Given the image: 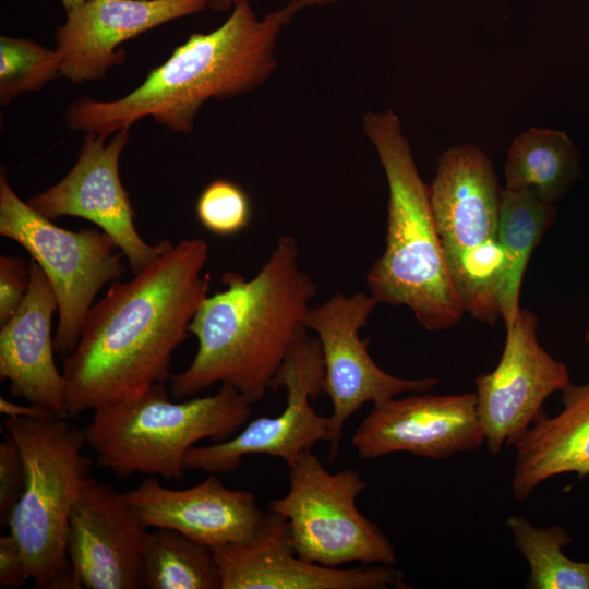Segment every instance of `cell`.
<instances>
[{
    "label": "cell",
    "instance_id": "cell-23",
    "mask_svg": "<svg viewBox=\"0 0 589 589\" xmlns=\"http://www.w3.org/2000/svg\"><path fill=\"white\" fill-rule=\"evenodd\" d=\"M142 573L144 588L221 589L213 550L169 528L147 530Z\"/></svg>",
    "mask_w": 589,
    "mask_h": 589
},
{
    "label": "cell",
    "instance_id": "cell-26",
    "mask_svg": "<svg viewBox=\"0 0 589 589\" xmlns=\"http://www.w3.org/2000/svg\"><path fill=\"white\" fill-rule=\"evenodd\" d=\"M195 212L208 231L230 236L247 228L251 219V203L247 192L227 179L211 181L200 193Z\"/></svg>",
    "mask_w": 589,
    "mask_h": 589
},
{
    "label": "cell",
    "instance_id": "cell-5",
    "mask_svg": "<svg viewBox=\"0 0 589 589\" xmlns=\"http://www.w3.org/2000/svg\"><path fill=\"white\" fill-rule=\"evenodd\" d=\"M251 404L233 387L212 396L170 399L165 384L93 411L84 428L97 465L116 477H184L183 459L200 441L221 442L249 421Z\"/></svg>",
    "mask_w": 589,
    "mask_h": 589
},
{
    "label": "cell",
    "instance_id": "cell-21",
    "mask_svg": "<svg viewBox=\"0 0 589 589\" xmlns=\"http://www.w3.org/2000/svg\"><path fill=\"white\" fill-rule=\"evenodd\" d=\"M580 158L579 149L564 131L530 127L508 147L504 188L528 191L555 205L579 179Z\"/></svg>",
    "mask_w": 589,
    "mask_h": 589
},
{
    "label": "cell",
    "instance_id": "cell-1",
    "mask_svg": "<svg viewBox=\"0 0 589 589\" xmlns=\"http://www.w3.org/2000/svg\"><path fill=\"white\" fill-rule=\"evenodd\" d=\"M208 255L205 240H181L91 308L63 363L69 418L170 381L172 354L208 296Z\"/></svg>",
    "mask_w": 589,
    "mask_h": 589
},
{
    "label": "cell",
    "instance_id": "cell-28",
    "mask_svg": "<svg viewBox=\"0 0 589 589\" xmlns=\"http://www.w3.org/2000/svg\"><path fill=\"white\" fill-rule=\"evenodd\" d=\"M29 287V269L23 257L0 256V324L19 309Z\"/></svg>",
    "mask_w": 589,
    "mask_h": 589
},
{
    "label": "cell",
    "instance_id": "cell-15",
    "mask_svg": "<svg viewBox=\"0 0 589 589\" xmlns=\"http://www.w3.org/2000/svg\"><path fill=\"white\" fill-rule=\"evenodd\" d=\"M221 589H384L407 588L393 566L329 567L301 558L287 520L268 509L254 536L213 549Z\"/></svg>",
    "mask_w": 589,
    "mask_h": 589
},
{
    "label": "cell",
    "instance_id": "cell-8",
    "mask_svg": "<svg viewBox=\"0 0 589 589\" xmlns=\"http://www.w3.org/2000/svg\"><path fill=\"white\" fill-rule=\"evenodd\" d=\"M0 235L22 245L47 275L57 300L55 349L69 356L98 291L124 273V254L103 230L63 229L34 211L12 189L3 167Z\"/></svg>",
    "mask_w": 589,
    "mask_h": 589
},
{
    "label": "cell",
    "instance_id": "cell-18",
    "mask_svg": "<svg viewBox=\"0 0 589 589\" xmlns=\"http://www.w3.org/2000/svg\"><path fill=\"white\" fill-rule=\"evenodd\" d=\"M123 494L147 529H173L212 550L250 540L264 516L252 492L227 488L216 473L181 490L148 478Z\"/></svg>",
    "mask_w": 589,
    "mask_h": 589
},
{
    "label": "cell",
    "instance_id": "cell-33",
    "mask_svg": "<svg viewBox=\"0 0 589 589\" xmlns=\"http://www.w3.org/2000/svg\"><path fill=\"white\" fill-rule=\"evenodd\" d=\"M339 0H305L306 7L325 5Z\"/></svg>",
    "mask_w": 589,
    "mask_h": 589
},
{
    "label": "cell",
    "instance_id": "cell-31",
    "mask_svg": "<svg viewBox=\"0 0 589 589\" xmlns=\"http://www.w3.org/2000/svg\"><path fill=\"white\" fill-rule=\"evenodd\" d=\"M208 8L216 12H226L239 3L250 2V0H207Z\"/></svg>",
    "mask_w": 589,
    "mask_h": 589
},
{
    "label": "cell",
    "instance_id": "cell-10",
    "mask_svg": "<svg viewBox=\"0 0 589 589\" xmlns=\"http://www.w3.org/2000/svg\"><path fill=\"white\" fill-rule=\"evenodd\" d=\"M324 360L317 338L304 329L288 351L272 390L286 392V407L275 417H259L228 440L193 446L184 470L231 473L249 455H268L288 466L318 442L332 441L329 417L320 416L310 399L324 393Z\"/></svg>",
    "mask_w": 589,
    "mask_h": 589
},
{
    "label": "cell",
    "instance_id": "cell-25",
    "mask_svg": "<svg viewBox=\"0 0 589 589\" xmlns=\"http://www.w3.org/2000/svg\"><path fill=\"white\" fill-rule=\"evenodd\" d=\"M60 76L55 48L27 38L0 36V104L8 105L26 93L41 91Z\"/></svg>",
    "mask_w": 589,
    "mask_h": 589
},
{
    "label": "cell",
    "instance_id": "cell-24",
    "mask_svg": "<svg viewBox=\"0 0 589 589\" xmlns=\"http://www.w3.org/2000/svg\"><path fill=\"white\" fill-rule=\"evenodd\" d=\"M506 524L529 565L526 588L589 589V562H577L563 553L572 538L562 526L537 527L518 515L509 516Z\"/></svg>",
    "mask_w": 589,
    "mask_h": 589
},
{
    "label": "cell",
    "instance_id": "cell-20",
    "mask_svg": "<svg viewBox=\"0 0 589 589\" xmlns=\"http://www.w3.org/2000/svg\"><path fill=\"white\" fill-rule=\"evenodd\" d=\"M563 409L542 411L515 444L512 491L525 501L542 482L562 473L589 474V383L562 389Z\"/></svg>",
    "mask_w": 589,
    "mask_h": 589
},
{
    "label": "cell",
    "instance_id": "cell-17",
    "mask_svg": "<svg viewBox=\"0 0 589 589\" xmlns=\"http://www.w3.org/2000/svg\"><path fill=\"white\" fill-rule=\"evenodd\" d=\"M206 8L207 0H87L56 29L60 76L75 85L101 80L125 62L123 43Z\"/></svg>",
    "mask_w": 589,
    "mask_h": 589
},
{
    "label": "cell",
    "instance_id": "cell-11",
    "mask_svg": "<svg viewBox=\"0 0 589 589\" xmlns=\"http://www.w3.org/2000/svg\"><path fill=\"white\" fill-rule=\"evenodd\" d=\"M378 301L371 294L338 291L328 300L311 308L304 326L316 334L324 360V394L333 406L329 416L330 456L338 455L344 428L363 405L383 402L404 393H426L438 380H408L382 370L368 350V340L360 338Z\"/></svg>",
    "mask_w": 589,
    "mask_h": 589
},
{
    "label": "cell",
    "instance_id": "cell-7",
    "mask_svg": "<svg viewBox=\"0 0 589 589\" xmlns=\"http://www.w3.org/2000/svg\"><path fill=\"white\" fill-rule=\"evenodd\" d=\"M502 189L489 156L469 143L442 153L429 185L437 235L464 311L491 325L501 317Z\"/></svg>",
    "mask_w": 589,
    "mask_h": 589
},
{
    "label": "cell",
    "instance_id": "cell-6",
    "mask_svg": "<svg viewBox=\"0 0 589 589\" xmlns=\"http://www.w3.org/2000/svg\"><path fill=\"white\" fill-rule=\"evenodd\" d=\"M2 430L22 454L25 485L4 522L37 588L80 589L68 556L69 521L92 460L84 429L67 418L5 417Z\"/></svg>",
    "mask_w": 589,
    "mask_h": 589
},
{
    "label": "cell",
    "instance_id": "cell-30",
    "mask_svg": "<svg viewBox=\"0 0 589 589\" xmlns=\"http://www.w3.org/2000/svg\"><path fill=\"white\" fill-rule=\"evenodd\" d=\"M0 412L5 417H20L29 419H45L56 417L50 411L36 405H19L0 397Z\"/></svg>",
    "mask_w": 589,
    "mask_h": 589
},
{
    "label": "cell",
    "instance_id": "cell-9",
    "mask_svg": "<svg viewBox=\"0 0 589 589\" xmlns=\"http://www.w3.org/2000/svg\"><path fill=\"white\" fill-rule=\"evenodd\" d=\"M289 467V490L272 500L269 509L283 516L290 542L303 560L329 567L360 562L394 566L395 548L357 507L368 483L354 469L329 472L311 450Z\"/></svg>",
    "mask_w": 589,
    "mask_h": 589
},
{
    "label": "cell",
    "instance_id": "cell-22",
    "mask_svg": "<svg viewBox=\"0 0 589 589\" xmlns=\"http://www.w3.org/2000/svg\"><path fill=\"white\" fill-rule=\"evenodd\" d=\"M556 218L554 204L524 190L502 189L498 239L504 254L500 291L501 318L505 328L521 309L520 289L527 264L545 231Z\"/></svg>",
    "mask_w": 589,
    "mask_h": 589
},
{
    "label": "cell",
    "instance_id": "cell-12",
    "mask_svg": "<svg viewBox=\"0 0 589 589\" xmlns=\"http://www.w3.org/2000/svg\"><path fill=\"white\" fill-rule=\"evenodd\" d=\"M84 134L77 159L70 171L26 202L51 220L72 216L94 223L115 241L133 274H139L173 243L164 240L149 244L135 228L134 211L119 170L130 130H120L111 136Z\"/></svg>",
    "mask_w": 589,
    "mask_h": 589
},
{
    "label": "cell",
    "instance_id": "cell-32",
    "mask_svg": "<svg viewBox=\"0 0 589 589\" xmlns=\"http://www.w3.org/2000/svg\"><path fill=\"white\" fill-rule=\"evenodd\" d=\"M85 1H87V0H61V3L63 5V8L65 9V11H69L71 9L82 4Z\"/></svg>",
    "mask_w": 589,
    "mask_h": 589
},
{
    "label": "cell",
    "instance_id": "cell-29",
    "mask_svg": "<svg viewBox=\"0 0 589 589\" xmlns=\"http://www.w3.org/2000/svg\"><path fill=\"white\" fill-rule=\"evenodd\" d=\"M29 579L27 564L16 539L9 532L0 538V588H17Z\"/></svg>",
    "mask_w": 589,
    "mask_h": 589
},
{
    "label": "cell",
    "instance_id": "cell-27",
    "mask_svg": "<svg viewBox=\"0 0 589 589\" xmlns=\"http://www.w3.org/2000/svg\"><path fill=\"white\" fill-rule=\"evenodd\" d=\"M25 465L14 440L4 434L0 443V517L3 524L25 485Z\"/></svg>",
    "mask_w": 589,
    "mask_h": 589
},
{
    "label": "cell",
    "instance_id": "cell-13",
    "mask_svg": "<svg viewBox=\"0 0 589 589\" xmlns=\"http://www.w3.org/2000/svg\"><path fill=\"white\" fill-rule=\"evenodd\" d=\"M537 327V315L521 308L505 328L496 368L476 377L477 409L492 455L515 445L543 411L546 398L570 383L566 364L539 342Z\"/></svg>",
    "mask_w": 589,
    "mask_h": 589
},
{
    "label": "cell",
    "instance_id": "cell-4",
    "mask_svg": "<svg viewBox=\"0 0 589 589\" xmlns=\"http://www.w3.org/2000/svg\"><path fill=\"white\" fill-rule=\"evenodd\" d=\"M363 130L388 185L385 248L368 272L369 293L378 303L407 306L430 332L447 329L465 311L437 235L429 185L393 110L366 112Z\"/></svg>",
    "mask_w": 589,
    "mask_h": 589
},
{
    "label": "cell",
    "instance_id": "cell-2",
    "mask_svg": "<svg viewBox=\"0 0 589 589\" xmlns=\"http://www.w3.org/2000/svg\"><path fill=\"white\" fill-rule=\"evenodd\" d=\"M226 289L207 296L190 323L197 340L190 365L170 378V396L182 400L220 383L251 405L262 400L298 336L317 286L299 265L291 236L277 239L250 279L226 272Z\"/></svg>",
    "mask_w": 589,
    "mask_h": 589
},
{
    "label": "cell",
    "instance_id": "cell-19",
    "mask_svg": "<svg viewBox=\"0 0 589 589\" xmlns=\"http://www.w3.org/2000/svg\"><path fill=\"white\" fill-rule=\"evenodd\" d=\"M29 287L15 313L0 329V380L13 396L68 417L67 383L55 362L51 337L57 300L43 268L31 259Z\"/></svg>",
    "mask_w": 589,
    "mask_h": 589
},
{
    "label": "cell",
    "instance_id": "cell-3",
    "mask_svg": "<svg viewBox=\"0 0 589 589\" xmlns=\"http://www.w3.org/2000/svg\"><path fill=\"white\" fill-rule=\"evenodd\" d=\"M304 8V0H290L259 19L250 2L239 3L218 27L193 33L175 47L127 95L75 98L65 110V124L72 131L111 136L152 118L175 133L191 134L205 103L248 94L268 81L277 68L278 37Z\"/></svg>",
    "mask_w": 589,
    "mask_h": 589
},
{
    "label": "cell",
    "instance_id": "cell-16",
    "mask_svg": "<svg viewBox=\"0 0 589 589\" xmlns=\"http://www.w3.org/2000/svg\"><path fill=\"white\" fill-rule=\"evenodd\" d=\"M146 532L123 493L87 476L71 512L67 546L81 588H143Z\"/></svg>",
    "mask_w": 589,
    "mask_h": 589
},
{
    "label": "cell",
    "instance_id": "cell-14",
    "mask_svg": "<svg viewBox=\"0 0 589 589\" xmlns=\"http://www.w3.org/2000/svg\"><path fill=\"white\" fill-rule=\"evenodd\" d=\"M351 443L363 459L409 453L444 459L485 443L474 393H416L373 405Z\"/></svg>",
    "mask_w": 589,
    "mask_h": 589
},
{
    "label": "cell",
    "instance_id": "cell-34",
    "mask_svg": "<svg viewBox=\"0 0 589 589\" xmlns=\"http://www.w3.org/2000/svg\"><path fill=\"white\" fill-rule=\"evenodd\" d=\"M585 340H586V344H587V346L589 348V323H588V325L586 327V330H585Z\"/></svg>",
    "mask_w": 589,
    "mask_h": 589
}]
</instances>
